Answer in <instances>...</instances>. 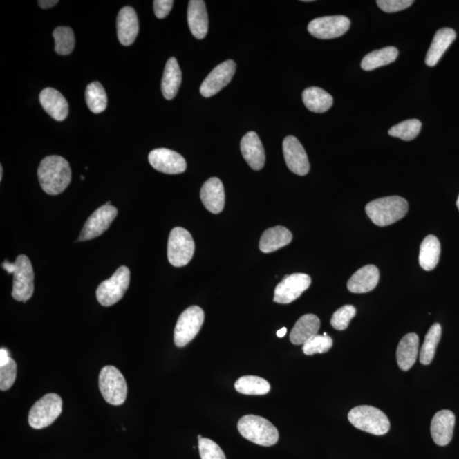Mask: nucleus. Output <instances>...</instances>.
I'll return each mask as SVG.
<instances>
[{
    "label": "nucleus",
    "instance_id": "39448f33",
    "mask_svg": "<svg viewBox=\"0 0 459 459\" xmlns=\"http://www.w3.org/2000/svg\"><path fill=\"white\" fill-rule=\"evenodd\" d=\"M99 388L103 398L111 405H122L127 398V383L120 370L113 366H106L101 370Z\"/></svg>",
    "mask_w": 459,
    "mask_h": 459
},
{
    "label": "nucleus",
    "instance_id": "c756f323",
    "mask_svg": "<svg viewBox=\"0 0 459 459\" xmlns=\"http://www.w3.org/2000/svg\"><path fill=\"white\" fill-rule=\"evenodd\" d=\"M440 255V243L434 235H429L421 243L420 265L425 271H432L438 265Z\"/></svg>",
    "mask_w": 459,
    "mask_h": 459
},
{
    "label": "nucleus",
    "instance_id": "ddd939ff",
    "mask_svg": "<svg viewBox=\"0 0 459 459\" xmlns=\"http://www.w3.org/2000/svg\"><path fill=\"white\" fill-rule=\"evenodd\" d=\"M312 279L306 274L294 273L285 279L276 287L274 302L290 303L296 301L303 292L308 290Z\"/></svg>",
    "mask_w": 459,
    "mask_h": 459
},
{
    "label": "nucleus",
    "instance_id": "f257e3e1",
    "mask_svg": "<svg viewBox=\"0 0 459 459\" xmlns=\"http://www.w3.org/2000/svg\"><path fill=\"white\" fill-rule=\"evenodd\" d=\"M38 177L44 192L53 196L59 195L71 183L72 170L64 158L51 155L40 162Z\"/></svg>",
    "mask_w": 459,
    "mask_h": 459
},
{
    "label": "nucleus",
    "instance_id": "7ed1b4c3",
    "mask_svg": "<svg viewBox=\"0 0 459 459\" xmlns=\"http://www.w3.org/2000/svg\"><path fill=\"white\" fill-rule=\"evenodd\" d=\"M238 429L243 438L263 447L279 442V433L271 422L257 415H246L238 421Z\"/></svg>",
    "mask_w": 459,
    "mask_h": 459
},
{
    "label": "nucleus",
    "instance_id": "72a5a7b5",
    "mask_svg": "<svg viewBox=\"0 0 459 459\" xmlns=\"http://www.w3.org/2000/svg\"><path fill=\"white\" fill-rule=\"evenodd\" d=\"M442 329L439 324H435L429 329L422 346L420 358L421 364L427 366L431 364L435 357L436 348L442 338Z\"/></svg>",
    "mask_w": 459,
    "mask_h": 459
},
{
    "label": "nucleus",
    "instance_id": "f704fd0d",
    "mask_svg": "<svg viewBox=\"0 0 459 459\" xmlns=\"http://www.w3.org/2000/svg\"><path fill=\"white\" fill-rule=\"evenodd\" d=\"M85 100L88 109L95 114L104 112L107 106V95L101 83L95 82L88 85L85 91Z\"/></svg>",
    "mask_w": 459,
    "mask_h": 459
},
{
    "label": "nucleus",
    "instance_id": "2eb2a0df",
    "mask_svg": "<svg viewBox=\"0 0 459 459\" xmlns=\"http://www.w3.org/2000/svg\"><path fill=\"white\" fill-rule=\"evenodd\" d=\"M148 159L153 169L168 175H177L187 169L185 158L176 151L167 148H158L151 151Z\"/></svg>",
    "mask_w": 459,
    "mask_h": 459
},
{
    "label": "nucleus",
    "instance_id": "1a4fd4ad",
    "mask_svg": "<svg viewBox=\"0 0 459 459\" xmlns=\"http://www.w3.org/2000/svg\"><path fill=\"white\" fill-rule=\"evenodd\" d=\"M205 321V312L199 306H192L180 315L174 332V340L178 347H184L198 334Z\"/></svg>",
    "mask_w": 459,
    "mask_h": 459
},
{
    "label": "nucleus",
    "instance_id": "7c9ffc66",
    "mask_svg": "<svg viewBox=\"0 0 459 459\" xmlns=\"http://www.w3.org/2000/svg\"><path fill=\"white\" fill-rule=\"evenodd\" d=\"M399 51L397 48L388 46L373 51L362 59L361 66L365 71H371L381 66L391 64L397 60Z\"/></svg>",
    "mask_w": 459,
    "mask_h": 459
},
{
    "label": "nucleus",
    "instance_id": "9b49d317",
    "mask_svg": "<svg viewBox=\"0 0 459 459\" xmlns=\"http://www.w3.org/2000/svg\"><path fill=\"white\" fill-rule=\"evenodd\" d=\"M350 21L344 16L318 17L308 25V31L315 38L331 39L339 38L349 30Z\"/></svg>",
    "mask_w": 459,
    "mask_h": 459
},
{
    "label": "nucleus",
    "instance_id": "bb28decb",
    "mask_svg": "<svg viewBox=\"0 0 459 459\" xmlns=\"http://www.w3.org/2000/svg\"><path fill=\"white\" fill-rule=\"evenodd\" d=\"M182 82V73L175 57L169 58L166 63L162 79V92L166 100L176 97Z\"/></svg>",
    "mask_w": 459,
    "mask_h": 459
},
{
    "label": "nucleus",
    "instance_id": "412c9836",
    "mask_svg": "<svg viewBox=\"0 0 459 459\" xmlns=\"http://www.w3.org/2000/svg\"><path fill=\"white\" fill-rule=\"evenodd\" d=\"M43 109L57 121L65 120L68 115V103L61 92L53 88H44L39 95Z\"/></svg>",
    "mask_w": 459,
    "mask_h": 459
},
{
    "label": "nucleus",
    "instance_id": "9d476101",
    "mask_svg": "<svg viewBox=\"0 0 459 459\" xmlns=\"http://www.w3.org/2000/svg\"><path fill=\"white\" fill-rule=\"evenodd\" d=\"M12 297L17 301L27 302L35 291V273L30 260L19 255L15 261Z\"/></svg>",
    "mask_w": 459,
    "mask_h": 459
},
{
    "label": "nucleus",
    "instance_id": "f03ea898",
    "mask_svg": "<svg viewBox=\"0 0 459 459\" xmlns=\"http://www.w3.org/2000/svg\"><path fill=\"white\" fill-rule=\"evenodd\" d=\"M366 213L377 227H387L402 219L409 211V203L399 196L373 200L366 206Z\"/></svg>",
    "mask_w": 459,
    "mask_h": 459
},
{
    "label": "nucleus",
    "instance_id": "a18cd8bd",
    "mask_svg": "<svg viewBox=\"0 0 459 459\" xmlns=\"http://www.w3.org/2000/svg\"><path fill=\"white\" fill-rule=\"evenodd\" d=\"M287 334V328H281L280 330L277 332V335L279 337V338H283L285 335Z\"/></svg>",
    "mask_w": 459,
    "mask_h": 459
},
{
    "label": "nucleus",
    "instance_id": "6ab92c4d",
    "mask_svg": "<svg viewBox=\"0 0 459 459\" xmlns=\"http://www.w3.org/2000/svg\"><path fill=\"white\" fill-rule=\"evenodd\" d=\"M241 151L247 165L254 170H261L264 167L265 154L260 137L251 131L243 137L240 144Z\"/></svg>",
    "mask_w": 459,
    "mask_h": 459
},
{
    "label": "nucleus",
    "instance_id": "a19ab883",
    "mask_svg": "<svg viewBox=\"0 0 459 459\" xmlns=\"http://www.w3.org/2000/svg\"><path fill=\"white\" fill-rule=\"evenodd\" d=\"M377 6L387 13L398 12L409 8L413 3V0H377Z\"/></svg>",
    "mask_w": 459,
    "mask_h": 459
},
{
    "label": "nucleus",
    "instance_id": "dca6fc26",
    "mask_svg": "<svg viewBox=\"0 0 459 459\" xmlns=\"http://www.w3.org/2000/svg\"><path fill=\"white\" fill-rule=\"evenodd\" d=\"M283 149L288 168L296 175H307L310 170L308 157L299 140L294 136H287L283 140Z\"/></svg>",
    "mask_w": 459,
    "mask_h": 459
},
{
    "label": "nucleus",
    "instance_id": "ea45409f",
    "mask_svg": "<svg viewBox=\"0 0 459 459\" xmlns=\"http://www.w3.org/2000/svg\"><path fill=\"white\" fill-rule=\"evenodd\" d=\"M198 449L201 459H227L221 447L212 440L199 439Z\"/></svg>",
    "mask_w": 459,
    "mask_h": 459
},
{
    "label": "nucleus",
    "instance_id": "c9c22d12",
    "mask_svg": "<svg viewBox=\"0 0 459 459\" xmlns=\"http://www.w3.org/2000/svg\"><path fill=\"white\" fill-rule=\"evenodd\" d=\"M55 50L58 55H68L73 53L75 46V37L71 28L58 27L53 32Z\"/></svg>",
    "mask_w": 459,
    "mask_h": 459
},
{
    "label": "nucleus",
    "instance_id": "a211bd4d",
    "mask_svg": "<svg viewBox=\"0 0 459 459\" xmlns=\"http://www.w3.org/2000/svg\"><path fill=\"white\" fill-rule=\"evenodd\" d=\"M454 413L450 410H442L433 417L431 432L433 440L438 446H447L451 442L453 436L455 427Z\"/></svg>",
    "mask_w": 459,
    "mask_h": 459
},
{
    "label": "nucleus",
    "instance_id": "37998d69",
    "mask_svg": "<svg viewBox=\"0 0 459 459\" xmlns=\"http://www.w3.org/2000/svg\"><path fill=\"white\" fill-rule=\"evenodd\" d=\"M58 3L57 0H39L38 1L39 6L42 9H50L51 7L57 6Z\"/></svg>",
    "mask_w": 459,
    "mask_h": 459
},
{
    "label": "nucleus",
    "instance_id": "f8f14e48",
    "mask_svg": "<svg viewBox=\"0 0 459 459\" xmlns=\"http://www.w3.org/2000/svg\"><path fill=\"white\" fill-rule=\"evenodd\" d=\"M118 213L114 206L105 205L100 207L85 222L79 241L91 240L102 235L110 227Z\"/></svg>",
    "mask_w": 459,
    "mask_h": 459
},
{
    "label": "nucleus",
    "instance_id": "473e14b6",
    "mask_svg": "<svg viewBox=\"0 0 459 459\" xmlns=\"http://www.w3.org/2000/svg\"><path fill=\"white\" fill-rule=\"evenodd\" d=\"M17 366L6 348L0 350V390L8 391L17 379Z\"/></svg>",
    "mask_w": 459,
    "mask_h": 459
},
{
    "label": "nucleus",
    "instance_id": "79ce46f5",
    "mask_svg": "<svg viewBox=\"0 0 459 459\" xmlns=\"http://www.w3.org/2000/svg\"><path fill=\"white\" fill-rule=\"evenodd\" d=\"M173 0H155L153 1L154 13L158 19H164L172 10Z\"/></svg>",
    "mask_w": 459,
    "mask_h": 459
},
{
    "label": "nucleus",
    "instance_id": "423d86ee",
    "mask_svg": "<svg viewBox=\"0 0 459 459\" xmlns=\"http://www.w3.org/2000/svg\"><path fill=\"white\" fill-rule=\"evenodd\" d=\"M62 412L60 395L49 393L32 406L28 415V424L32 429H41L50 427Z\"/></svg>",
    "mask_w": 459,
    "mask_h": 459
},
{
    "label": "nucleus",
    "instance_id": "6e6552de",
    "mask_svg": "<svg viewBox=\"0 0 459 459\" xmlns=\"http://www.w3.org/2000/svg\"><path fill=\"white\" fill-rule=\"evenodd\" d=\"M195 243L190 232L182 227L174 228L168 242V259L170 264L181 268L194 257Z\"/></svg>",
    "mask_w": 459,
    "mask_h": 459
},
{
    "label": "nucleus",
    "instance_id": "e433bc0d",
    "mask_svg": "<svg viewBox=\"0 0 459 459\" xmlns=\"http://www.w3.org/2000/svg\"><path fill=\"white\" fill-rule=\"evenodd\" d=\"M421 128L422 123L418 120H405L391 128L388 135L409 142L416 138L420 134Z\"/></svg>",
    "mask_w": 459,
    "mask_h": 459
},
{
    "label": "nucleus",
    "instance_id": "a878e982",
    "mask_svg": "<svg viewBox=\"0 0 459 459\" xmlns=\"http://www.w3.org/2000/svg\"><path fill=\"white\" fill-rule=\"evenodd\" d=\"M320 319L316 315L307 314L301 317L295 324L290 332V341L295 346L305 344L312 337L318 335Z\"/></svg>",
    "mask_w": 459,
    "mask_h": 459
},
{
    "label": "nucleus",
    "instance_id": "de8ad7c7",
    "mask_svg": "<svg viewBox=\"0 0 459 459\" xmlns=\"http://www.w3.org/2000/svg\"><path fill=\"white\" fill-rule=\"evenodd\" d=\"M457 207H458V209L459 210V195H458V200H457Z\"/></svg>",
    "mask_w": 459,
    "mask_h": 459
},
{
    "label": "nucleus",
    "instance_id": "4468645a",
    "mask_svg": "<svg viewBox=\"0 0 459 459\" xmlns=\"http://www.w3.org/2000/svg\"><path fill=\"white\" fill-rule=\"evenodd\" d=\"M236 68L234 61L227 60L221 63L203 81L200 87V93L206 98L216 95L231 82L236 73Z\"/></svg>",
    "mask_w": 459,
    "mask_h": 459
},
{
    "label": "nucleus",
    "instance_id": "2f4dec72",
    "mask_svg": "<svg viewBox=\"0 0 459 459\" xmlns=\"http://www.w3.org/2000/svg\"><path fill=\"white\" fill-rule=\"evenodd\" d=\"M235 388L241 394L263 395L269 393L271 386L268 381L263 377L249 375L239 377L236 381Z\"/></svg>",
    "mask_w": 459,
    "mask_h": 459
},
{
    "label": "nucleus",
    "instance_id": "c85d7f7f",
    "mask_svg": "<svg viewBox=\"0 0 459 459\" xmlns=\"http://www.w3.org/2000/svg\"><path fill=\"white\" fill-rule=\"evenodd\" d=\"M303 104L313 113H323L331 109L334 99L327 91L318 87H310L302 94Z\"/></svg>",
    "mask_w": 459,
    "mask_h": 459
},
{
    "label": "nucleus",
    "instance_id": "4c0bfd02",
    "mask_svg": "<svg viewBox=\"0 0 459 459\" xmlns=\"http://www.w3.org/2000/svg\"><path fill=\"white\" fill-rule=\"evenodd\" d=\"M332 346V339L329 337L327 332L324 335H317L303 344V353L306 355H312L315 354H323L328 353Z\"/></svg>",
    "mask_w": 459,
    "mask_h": 459
},
{
    "label": "nucleus",
    "instance_id": "49530a36",
    "mask_svg": "<svg viewBox=\"0 0 459 459\" xmlns=\"http://www.w3.org/2000/svg\"><path fill=\"white\" fill-rule=\"evenodd\" d=\"M3 179V166L0 165V181Z\"/></svg>",
    "mask_w": 459,
    "mask_h": 459
},
{
    "label": "nucleus",
    "instance_id": "20e7f679",
    "mask_svg": "<svg viewBox=\"0 0 459 459\" xmlns=\"http://www.w3.org/2000/svg\"><path fill=\"white\" fill-rule=\"evenodd\" d=\"M348 418L353 427L369 434L384 435L390 431L391 423L388 417L375 406H355L350 411Z\"/></svg>",
    "mask_w": 459,
    "mask_h": 459
},
{
    "label": "nucleus",
    "instance_id": "f3484780",
    "mask_svg": "<svg viewBox=\"0 0 459 459\" xmlns=\"http://www.w3.org/2000/svg\"><path fill=\"white\" fill-rule=\"evenodd\" d=\"M140 29L138 17L131 6H125L118 12L117 18L118 38L124 46L135 41Z\"/></svg>",
    "mask_w": 459,
    "mask_h": 459
},
{
    "label": "nucleus",
    "instance_id": "cd10ccee",
    "mask_svg": "<svg viewBox=\"0 0 459 459\" xmlns=\"http://www.w3.org/2000/svg\"><path fill=\"white\" fill-rule=\"evenodd\" d=\"M292 239V233L283 227L269 228L263 233L260 241V250L263 253H272L287 246Z\"/></svg>",
    "mask_w": 459,
    "mask_h": 459
},
{
    "label": "nucleus",
    "instance_id": "c03bdc74",
    "mask_svg": "<svg viewBox=\"0 0 459 459\" xmlns=\"http://www.w3.org/2000/svg\"><path fill=\"white\" fill-rule=\"evenodd\" d=\"M2 268L9 274H13L15 271V263L6 261L3 263Z\"/></svg>",
    "mask_w": 459,
    "mask_h": 459
},
{
    "label": "nucleus",
    "instance_id": "5701e85b",
    "mask_svg": "<svg viewBox=\"0 0 459 459\" xmlns=\"http://www.w3.org/2000/svg\"><path fill=\"white\" fill-rule=\"evenodd\" d=\"M380 281L379 269L368 265L359 269L348 281L347 288L354 294H365L375 290Z\"/></svg>",
    "mask_w": 459,
    "mask_h": 459
},
{
    "label": "nucleus",
    "instance_id": "393cba45",
    "mask_svg": "<svg viewBox=\"0 0 459 459\" xmlns=\"http://www.w3.org/2000/svg\"><path fill=\"white\" fill-rule=\"evenodd\" d=\"M418 346H420V339L414 332L405 335L400 341L397 350V361L400 369L402 371H409L415 364Z\"/></svg>",
    "mask_w": 459,
    "mask_h": 459
},
{
    "label": "nucleus",
    "instance_id": "0eeeda50",
    "mask_svg": "<svg viewBox=\"0 0 459 459\" xmlns=\"http://www.w3.org/2000/svg\"><path fill=\"white\" fill-rule=\"evenodd\" d=\"M131 282V272L127 266H121L109 280L99 285L96 298L103 306L115 305L124 297Z\"/></svg>",
    "mask_w": 459,
    "mask_h": 459
},
{
    "label": "nucleus",
    "instance_id": "58836bf2",
    "mask_svg": "<svg viewBox=\"0 0 459 459\" xmlns=\"http://www.w3.org/2000/svg\"><path fill=\"white\" fill-rule=\"evenodd\" d=\"M357 314V310L351 305H346L337 310L334 315H332L331 319V325L336 330L343 331L346 330L349 326L350 321Z\"/></svg>",
    "mask_w": 459,
    "mask_h": 459
},
{
    "label": "nucleus",
    "instance_id": "b1692460",
    "mask_svg": "<svg viewBox=\"0 0 459 459\" xmlns=\"http://www.w3.org/2000/svg\"><path fill=\"white\" fill-rule=\"evenodd\" d=\"M455 39H456V32L453 28H444L436 32L425 58L427 65L436 66Z\"/></svg>",
    "mask_w": 459,
    "mask_h": 459
},
{
    "label": "nucleus",
    "instance_id": "4be33fe9",
    "mask_svg": "<svg viewBox=\"0 0 459 459\" xmlns=\"http://www.w3.org/2000/svg\"><path fill=\"white\" fill-rule=\"evenodd\" d=\"M187 21L192 35L198 39H205L209 30V17L205 1L191 0L189 2Z\"/></svg>",
    "mask_w": 459,
    "mask_h": 459
},
{
    "label": "nucleus",
    "instance_id": "aec40b11",
    "mask_svg": "<svg viewBox=\"0 0 459 459\" xmlns=\"http://www.w3.org/2000/svg\"><path fill=\"white\" fill-rule=\"evenodd\" d=\"M203 205L213 214H220L225 206V191L223 184L216 177L206 181L200 191Z\"/></svg>",
    "mask_w": 459,
    "mask_h": 459
}]
</instances>
